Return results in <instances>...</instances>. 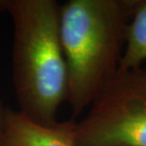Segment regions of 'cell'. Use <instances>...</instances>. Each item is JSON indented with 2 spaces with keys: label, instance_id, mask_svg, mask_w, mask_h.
Instances as JSON below:
<instances>
[{
  "label": "cell",
  "instance_id": "6da1fadb",
  "mask_svg": "<svg viewBox=\"0 0 146 146\" xmlns=\"http://www.w3.org/2000/svg\"><path fill=\"white\" fill-rule=\"evenodd\" d=\"M136 1L68 0L60 5V37L72 119L116 74Z\"/></svg>",
  "mask_w": 146,
  "mask_h": 146
},
{
  "label": "cell",
  "instance_id": "7a4b0ae2",
  "mask_svg": "<svg viewBox=\"0 0 146 146\" xmlns=\"http://www.w3.org/2000/svg\"><path fill=\"white\" fill-rule=\"evenodd\" d=\"M13 26V83L19 111L42 124L57 121L66 96V66L55 0H5Z\"/></svg>",
  "mask_w": 146,
  "mask_h": 146
},
{
  "label": "cell",
  "instance_id": "3957f363",
  "mask_svg": "<svg viewBox=\"0 0 146 146\" xmlns=\"http://www.w3.org/2000/svg\"><path fill=\"white\" fill-rule=\"evenodd\" d=\"M74 136L76 146H146V69L117 71L75 121Z\"/></svg>",
  "mask_w": 146,
  "mask_h": 146
},
{
  "label": "cell",
  "instance_id": "277c9868",
  "mask_svg": "<svg viewBox=\"0 0 146 146\" xmlns=\"http://www.w3.org/2000/svg\"><path fill=\"white\" fill-rule=\"evenodd\" d=\"M74 119L42 124L6 107L1 146H76Z\"/></svg>",
  "mask_w": 146,
  "mask_h": 146
},
{
  "label": "cell",
  "instance_id": "5b68a950",
  "mask_svg": "<svg viewBox=\"0 0 146 146\" xmlns=\"http://www.w3.org/2000/svg\"><path fill=\"white\" fill-rule=\"evenodd\" d=\"M146 61V0L136 1L126 30L118 71L139 68Z\"/></svg>",
  "mask_w": 146,
  "mask_h": 146
},
{
  "label": "cell",
  "instance_id": "8992f818",
  "mask_svg": "<svg viewBox=\"0 0 146 146\" xmlns=\"http://www.w3.org/2000/svg\"><path fill=\"white\" fill-rule=\"evenodd\" d=\"M4 7H5V0H0V11H4ZM5 112H6V107L3 106L2 101L0 99V146H1L3 127H4Z\"/></svg>",
  "mask_w": 146,
  "mask_h": 146
}]
</instances>
